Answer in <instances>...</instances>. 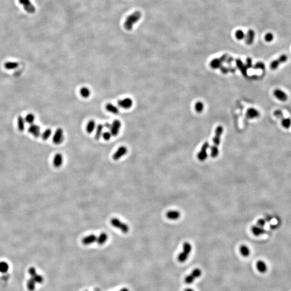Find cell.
I'll return each instance as SVG.
<instances>
[{
  "instance_id": "1",
  "label": "cell",
  "mask_w": 291,
  "mask_h": 291,
  "mask_svg": "<svg viewBox=\"0 0 291 291\" xmlns=\"http://www.w3.org/2000/svg\"><path fill=\"white\" fill-rule=\"evenodd\" d=\"M223 128L222 126H218L215 131V136L214 137L213 142L214 144L211 148V156L213 158L217 157L219 151L218 149V146L220 144L221 136L223 133Z\"/></svg>"
},
{
  "instance_id": "2",
  "label": "cell",
  "mask_w": 291,
  "mask_h": 291,
  "mask_svg": "<svg viewBox=\"0 0 291 291\" xmlns=\"http://www.w3.org/2000/svg\"><path fill=\"white\" fill-rule=\"evenodd\" d=\"M141 16L142 14L139 11H135L128 16L124 23V27L126 29L131 31L133 29V26L140 20Z\"/></svg>"
},
{
  "instance_id": "3",
  "label": "cell",
  "mask_w": 291,
  "mask_h": 291,
  "mask_svg": "<svg viewBox=\"0 0 291 291\" xmlns=\"http://www.w3.org/2000/svg\"><path fill=\"white\" fill-rule=\"evenodd\" d=\"M192 250V245L188 242L184 243L183 245V251L178 254L177 259L180 263H184L188 259L189 254Z\"/></svg>"
},
{
  "instance_id": "4",
  "label": "cell",
  "mask_w": 291,
  "mask_h": 291,
  "mask_svg": "<svg viewBox=\"0 0 291 291\" xmlns=\"http://www.w3.org/2000/svg\"><path fill=\"white\" fill-rule=\"evenodd\" d=\"M111 224L114 227L120 230L124 233H127L129 231V226L126 223L120 221L118 218H113L111 219Z\"/></svg>"
},
{
  "instance_id": "5",
  "label": "cell",
  "mask_w": 291,
  "mask_h": 291,
  "mask_svg": "<svg viewBox=\"0 0 291 291\" xmlns=\"http://www.w3.org/2000/svg\"><path fill=\"white\" fill-rule=\"evenodd\" d=\"M19 2L22 5L24 10L29 14H33L36 11V8L30 0H19Z\"/></svg>"
},
{
  "instance_id": "6",
  "label": "cell",
  "mask_w": 291,
  "mask_h": 291,
  "mask_svg": "<svg viewBox=\"0 0 291 291\" xmlns=\"http://www.w3.org/2000/svg\"><path fill=\"white\" fill-rule=\"evenodd\" d=\"M288 59V56L285 55V54L281 55L278 58L274 60L270 64V67H271V69H272V70H276L280 65V64H282V63H285L286 62H287Z\"/></svg>"
},
{
  "instance_id": "7",
  "label": "cell",
  "mask_w": 291,
  "mask_h": 291,
  "mask_svg": "<svg viewBox=\"0 0 291 291\" xmlns=\"http://www.w3.org/2000/svg\"><path fill=\"white\" fill-rule=\"evenodd\" d=\"M53 142L56 144H62L64 141V132L61 128L56 129L53 136Z\"/></svg>"
},
{
  "instance_id": "8",
  "label": "cell",
  "mask_w": 291,
  "mask_h": 291,
  "mask_svg": "<svg viewBox=\"0 0 291 291\" xmlns=\"http://www.w3.org/2000/svg\"><path fill=\"white\" fill-rule=\"evenodd\" d=\"M122 127V123L119 120H115L111 124L110 128V132L112 136H117L119 133L120 129Z\"/></svg>"
},
{
  "instance_id": "9",
  "label": "cell",
  "mask_w": 291,
  "mask_h": 291,
  "mask_svg": "<svg viewBox=\"0 0 291 291\" xmlns=\"http://www.w3.org/2000/svg\"><path fill=\"white\" fill-rule=\"evenodd\" d=\"M209 147V144L208 142H206L203 144L201 151L197 154V158L199 161H204L206 159V158L208 157L207 150H208Z\"/></svg>"
},
{
  "instance_id": "10",
  "label": "cell",
  "mask_w": 291,
  "mask_h": 291,
  "mask_svg": "<svg viewBox=\"0 0 291 291\" xmlns=\"http://www.w3.org/2000/svg\"><path fill=\"white\" fill-rule=\"evenodd\" d=\"M133 100L129 98L120 100L118 102L119 106L124 109H129L133 106Z\"/></svg>"
},
{
  "instance_id": "11",
  "label": "cell",
  "mask_w": 291,
  "mask_h": 291,
  "mask_svg": "<svg viewBox=\"0 0 291 291\" xmlns=\"http://www.w3.org/2000/svg\"><path fill=\"white\" fill-rule=\"evenodd\" d=\"M28 132L35 138H38L41 135V128L36 124H31L28 128Z\"/></svg>"
},
{
  "instance_id": "12",
  "label": "cell",
  "mask_w": 291,
  "mask_h": 291,
  "mask_svg": "<svg viewBox=\"0 0 291 291\" xmlns=\"http://www.w3.org/2000/svg\"><path fill=\"white\" fill-rule=\"evenodd\" d=\"M127 153V148L125 146H121L118 148L113 155V158L115 161H118Z\"/></svg>"
},
{
  "instance_id": "13",
  "label": "cell",
  "mask_w": 291,
  "mask_h": 291,
  "mask_svg": "<svg viewBox=\"0 0 291 291\" xmlns=\"http://www.w3.org/2000/svg\"><path fill=\"white\" fill-rule=\"evenodd\" d=\"M274 96L281 101H286L288 99L287 94L280 89H276L273 92Z\"/></svg>"
},
{
  "instance_id": "14",
  "label": "cell",
  "mask_w": 291,
  "mask_h": 291,
  "mask_svg": "<svg viewBox=\"0 0 291 291\" xmlns=\"http://www.w3.org/2000/svg\"><path fill=\"white\" fill-rule=\"evenodd\" d=\"M97 237L94 235H90L89 236H86L82 240V243L85 245H88L97 242Z\"/></svg>"
},
{
  "instance_id": "15",
  "label": "cell",
  "mask_w": 291,
  "mask_h": 291,
  "mask_svg": "<svg viewBox=\"0 0 291 291\" xmlns=\"http://www.w3.org/2000/svg\"><path fill=\"white\" fill-rule=\"evenodd\" d=\"M251 231L254 236H259L264 234L266 232L264 228H262L258 226L257 225H253L251 227Z\"/></svg>"
},
{
  "instance_id": "16",
  "label": "cell",
  "mask_w": 291,
  "mask_h": 291,
  "mask_svg": "<svg viewBox=\"0 0 291 291\" xmlns=\"http://www.w3.org/2000/svg\"><path fill=\"white\" fill-rule=\"evenodd\" d=\"M166 216L171 220H176L180 217L181 214L177 210H170L166 214Z\"/></svg>"
},
{
  "instance_id": "17",
  "label": "cell",
  "mask_w": 291,
  "mask_h": 291,
  "mask_svg": "<svg viewBox=\"0 0 291 291\" xmlns=\"http://www.w3.org/2000/svg\"><path fill=\"white\" fill-rule=\"evenodd\" d=\"M63 162V156L60 154L57 153L55 155V157L53 158V165L56 168H59L60 166L62 165Z\"/></svg>"
},
{
  "instance_id": "18",
  "label": "cell",
  "mask_w": 291,
  "mask_h": 291,
  "mask_svg": "<svg viewBox=\"0 0 291 291\" xmlns=\"http://www.w3.org/2000/svg\"><path fill=\"white\" fill-rule=\"evenodd\" d=\"M260 113L257 110L253 108H249L247 112V117L250 119L258 118Z\"/></svg>"
},
{
  "instance_id": "19",
  "label": "cell",
  "mask_w": 291,
  "mask_h": 291,
  "mask_svg": "<svg viewBox=\"0 0 291 291\" xmlns=\"http://www.w3.org/2000/svg\"><path fill=\"white\" fill-rule=\"evenodd\" d=\"M256 267L259 272L264 273L267 271V265L265 263L263 260H259L256 264Z\"/></svg>"
},
{
  "instance_id": "20",
  "label": "cell",
  "mask_w": 291,
  "mask_h": 291,
  "mask_svg": "<svg viewBox=\"0 0 291 291\" xmlns=\"http://www.w3.org/2000/svg\"><path fill=\"white\" fill-rule=\"evenodd\" d=\"M106 109L107 110V111L113 114H118L119 113V110L118 107L112 103H107L106 106Z\"/></svg>"
},
{
  "instance_id": "21",
  "label": "cell",
  "mask_w": 291,
  "mask_h": 291,
  "mask_svg": "<svg viewBox=\"0 0 291 291\" xmlns=\"http://www.w3.org/2000/svg\"><path fill=\"white\" fill-rule=\"evenodd\" d=\"M108 239V236L105 232H102L99 236L97 238V242L99 245H103L105 243Z\"/></svg>"
},
{
  "instance_id": "22",
  "label": "cell",
  "mask_w": 291,
  "mask_h": 291,
  "mask_svg": "<svg viewBox=\"0 0 291 291\" xmlns=\"http://www.w3.org/2000/svg\"><path fill=\"white\" fill-rule=\"evenodd\" d=\"M103 127L104 126L102 124H99L97 126L96 128V132L94 138L97 140H99L100 137L103 135Z\"/></svg>"
},
{
  "instance_id": "23",
  "label": "cell",
  "mask_w": 291,
  "mask_h": 291,
  "mask_svg": "<svg viewBox=\"0 0 291 291\" xmlns=\"http://www.w3.org/2000/svg\"><path fill=\"white\" fill-rule=\"evenodd\" d=\"M254 37H255V33L254 31L252 30H250L248 31V33L247 35V40H246L247 44H251L253 42Z\"/></svg>"
},
{
  "instance_id": "24",
  "label": "cell",
  "mask_w": 291,
  "mask_h": 291,
  "mask_svg": "<svg viewBox=\"0 0 291 291\" xmlns=\"http://www.w3.org/2000/svg\"><path fill=\"white\" fill-rule=\"evenodd\" d=\"M4 66L7 70H14L19 67V64L15 62H7L4 64Z\"/></svg>"
},
{
  "instance_id": "25",
  "label": "cell",
  "mask_w": 291,
  "mask_h": 291,
  "mask_svg": "<svg viewBox=\"0 0 291 291\" xmlns=\"http://www.w3.org/2000/svg\"><path fill=\"white\" fill-rule=\"evenodd\" d=\"M96 122L93 120H91L88 122L86 126V131L88 133H92L96 128Z\"/></svg>"
},
{
  "instance_id": "26",
  "label": "cell",
  "mask_w": 291,
  "mask_h": 291,
  "mask_svg": "<svg viewBox=\"0 0 291 291\" xmlns=\"http://www.w3.org/2000/svg\"><path fill=\"white\" fill-rule=\"evenodd\" d=\"M240 253L243 257H247L250 254V250L249 248L245 245H243L240 246Z\"/></svg>"
},
{
  "instance_id": "27",
  "label": "cell",
  "mask_w": 291,
  "mask_h": 291,
  "mask_svg": "<svg viewBox=\"0 0 291 291\" xmlns=\"http://www.w3.org/2000/svg\"><path fill=\"white\" fill-rule=\"evenodd\" d=\"M36 283L34 280L33 278H31L29 279V280L27 281L26 286L28 289V290L30 291H33L35 290L36 288Z\"/></svg>"
},
{
  "instance_id": "28",
  "label": "cell",
  "mask_w": 291,
  "mask_h": 291,
  "mask_svg": "<svg viewBox=\"0 0 291 291\" xmlns=\"http://www.w3.org/2000/svg\"><path fill=\"white\" fill-rule=\"evenodd\" d=\"M24 123L25 120L22 116L19 115L17 118V126L19 131L23 132L24 130Z\"/></svg>"
},
{
  "instance_id": "29",
  "label": "cell",
  "mask_w": 291,
  "mask_h": 291,
  "mask_svg": "<svg viewBox=\"0 0 291 291\" xmlns=\"http://www.w3.org/2000/svg\"><path fill=\"white\" fill-rule=\"evenodd\" d=\"M9 269V266L7 262L4 261L0 262V272L6 273Z\"/></svg>"
},
{
  "instance_id": "30",
  "label": "cell",
  "mask_w": 291,
  "mask_h": 291,
  "mask_svg": "<svg viewBox=\"0 0 291 291\" xmlns=\"http://www.w3.org/2000/svg\"><path fill=\"white\" fill-rule=\"evenodd\" d=\"M80 93H81V97H83L84 98H87L90 96L91 91H90V89H88V88L84 87L81 89Z\"/></svg>"
},
{
  "instance_id": "31",
  "label": "cell",
  "mask_w": 291,
  "mask_h": 291,
  "mask_svg": "<svg viewBox=\"0 0 291 291\" xmlns=\"http://www.w3.org/2000/svg\"><path fill=\"white\" fill-rule=\"evenodd\" d=\"M281 124L284 128L288 129L291 126V119L290 118H284L281 119Z\"/></svg>"
},
{
  "instance_id": "32",
  "label": "cell",
  "mask_w": 291,
  "mask_h": 291,
  "mask_svg": "<svg viewBox=\"0 0 291 291\" xmlns=\"http://www.w3.org/2000/svg\"><path fill=\"white\" fill-rule=\"evenodd\" d=\"M52 131L50 128L45 129L44 132L42 134V138L43 140H47L51 135Z\"/></svg>"
},
{
  "instance_id": "33",
  "label": "cell",
  "mask_w": 291,
  "mask_h": 291,
  "mask_svg": "<svg viewBox=\"0 0 291 291\" xmlns=\"http://www.w3.org/2000/svg\"><path fill=\"white\" fill-rule=\"evenodd\" d=\"M202 274V272L201 269H194L192 271V273H190V274L195 278V279L199 278L200 276H201Z\"/></svg>"
},
{
  "instance_id": "34",
  "label": "cell",
  "mask_w": 291,
  "mask_h": 291,
  "mask_svg": "<svg viewBox=\"0 0 291 291\" xmlns=\"http://www.w3.org/2000/svg\"><path fill=\"white\" fill-rule=\"evenodd\" d=\"M35 117L32 113L27 114L26 115V118L24 119L25 122H26L28 124H29L30 125L33 124V122L35 121Z\"/></svg>"
},
{
  "instance_id": "35",
  "label": "cell",
  "mask_w": 291,
  "mask_h": 291,
  "mask_svg": "<svg viewBox=\"0 0 291 291\" xmlns=\"http://www.w3.org/2000/svg\"><path fill=\"white\" fill-rule=\"evenodd\" d=\"M221 62L222 60L219 59H214V60H213L210 63V65L214 69H217L221 66Z\"/></svg>"
},
{
  "instance_id": "36",
  "label": "cell",
  "mask_w": 291,
  "mask_h": 291,
  "mask_svg": "<svg viewBox=\"0 0 291 291\" xmlns=\"http://www.w3.org/2000/svg\"><path fill=\"white\" fill-rule=\"evenodd\" d=\"M31 278H33L36 283H39V284L42 283L43 282V280H44L43 277L40 274H38L37 273L36 275H35L34 276L31 277Z\"/></svg>"
},
{
  "instance_id": "37",
  "label": "cell",
  "mask_w": 291,
  "mask_h": 291,
  "mask_svg": "<svg viewBox=\"0 0 291 291\" xmlns=\"http://www.w3.org/2000/svg\"><path fill=\"white\" fill-rule=\"evenodd\" d=\"M195 280V278L192 276V275L190 274H189L188 276L185 277V279H184V281L186 284H192L194 281Z\"/></svg>"
},
{
  "instance_id": "38",
  "label": "cell",
  "mask_w": 291,
  "mask_h": 291,
  "mask_svg": "<svg viewBox=\"0 0 291 291\" xmlns=\"http://www.w3.org/2000/svg\"><path fill=\"white\" fill-rule=\"evenodd\" d=\"M235 35H236V38L239 40H243L245 37V34L244 33L243 31L241 30H239L237 31Z\"/></svg>"
},
{
  "instance_id": "39",
  "label": "cell",
  "mask_w": 291,
  "mask_h": 291,
  "mask_svg": "<svg viewBox=\"0 0 291 291\" xmlns=\"http://www.w3.org/2000/svg\"><path fill=\"white\" fill-rule=\"evenodd\" d=\"M204 105L202 102H197L195 105L196 111L198 112H201L203 110Z\"/></svg>"
},
{
  "instance_id": "40",
  "label": "cell",
  "mask_w": 291,
  "mask_h": 291,
  "mask_svg": "<svg viewBox=\"0 0 291 291\" xmlns=\"http://www.w3.org/2000/svg\"><path fill=\"white\" fill-rule=\"evenodd\" d=\"M253 68L254 69H261L263 70L265 69V65L264 63L263 62H258L254 65Z\"/></svg>"
},
{
  "instance_id": "41",
  "label": "cell",
  "mask_w": 291,
  "mask_h": 291,
  "mask_svg": "<svg viewBox=\"0 0 291 291\" xmlns=\"http://www.w3.org/2000/svg\"><path fill=\"white\" fill-rule=\"evenodd\" d=\"M274 116L276 118L280 119H283L284 118V114H283V112L280 111L279 110H276V111H274Z\"/></svg>"
},
{
  "instance_id": "42",
  "label": "cell",
  "mask_w": 291,
  "mask_h": 291,
  "mask_svg": "<svg viewBox=\"0 0 291 291\" xmlns=\"http://www.w3.org/2000/svg\"><path fill=\"white\" fill-rule=\"evenodd\" d=\"M273 38H274V36L272 33H266L265 36V40L267 42H271V41L273 40Z\"/></svg>"
},
{
  "instance_id": "43",
  "label": "cell",
  "mask_w": 291,
  "mask_h": 291,
  "mask_svg": "<svg viewBox=\"0 0 291 291\" xmlns=\"http://www.w3.org/2000/svg\"><path fill=\"white\" fill-rule=\"evenodd\" d=\"M102 136L103 137V139L106 141H108L111 139V136H112L110 132H105L103 133Z\"/></svg>"
},
{
  "instance_id": "44",
  "label": "cell",
  "mask_w": 291,
  "mask_h": 291,
  "mask_svg": "<svg viewBox=\"0 0 291 291\" xmlns=\"http://www.w3.org/2000/svg\"><path fill=\"white\" fill-rule=\"evenodd\" d=\"M266 224V221L264 219H259L257 222V225L262 228H264Z\"/></svg>"
},
{
  "instance_id": "45",
  "label": "cell",
  "mask_w": 291,
  "mask_h": 291,
  "mask_svg": "<svg viewBox=\"0 0 291 291\" xmlns=\"http://www.w3.org/2000/svg\"><path fill=\"white\" fill-rule=\"evenodd\" d=\"M28 272H29V274L30 276H31V277H33V276H34L35 275H36L37 274L36 269L34 267H30L29 270H28Z\"/></svg>"
},
{
  "instance_id": "46",
  "label": "cell",
  "mask_w": 291,
  "mask_h": 291,
  "mask_svg": "<svg viewBox=\"0 0 291 291\" xmlns=\"http://www.w3.org/2000/svg\"><path fill=\"white\" fill-rule=\"evenodd\" d=\"M252 66V61L251 58H247V60L246 67L247 68H250Z\"/></svg>"
},
{
  "instance_id": "47",
  "label": "cell",
  "mask_w": 291,
  "mask_h": 291,
  "mask_svg": "<svg viewBox=\"0 0 291 291\" xmlns=\"http://www.w3.org/2000/svg\"><path fill=\"white\" fill-rule=\"evenodd\" d=\"M111 124H110V123H108V122H106V123H105V125H103V126H105L106 128L109 129H110V127H111Z\"/></svg>"
},
{
  "instance_id": "48",
  "label": "cell",
  "mask_w": 291,
  "mask_h": 291,
  "mask_svg": "<svg viewBox=\"0 0 291 291\" xmlns=\"http://www.w3.org/2000/svg\"><path fill=\"white\" fill-rule=\"evenodd\" d=\"M184 291H195L194 290H192L191 288H187L186 289H185Z\"/></svg>"
},
{
  "instance_id": "49",
  "label": "cell",
  "mask_w": 291,
  "mask_h": 291,
  "mask_svg": "<svg viewBox=\"0 0 291 291\" xmlns=\"http://www.w3.org/2000/svg\"><path fill=\"white\" fill-rule=\"evenodd\" d=\"M119 291H129V290L127 289V288H124L122 289L121 290H120Z\"/></svg>"
},
{
  "instance_id": "50",
  "label": "cell",
  "mask_w": 291,
  "mask_h": 291,
  "mask_svg": "<svg viewBox=\"0 0 291 291\" xmlns=\"http://www.w3.org/2000/svg\"></svg>"
}]
</instances>
